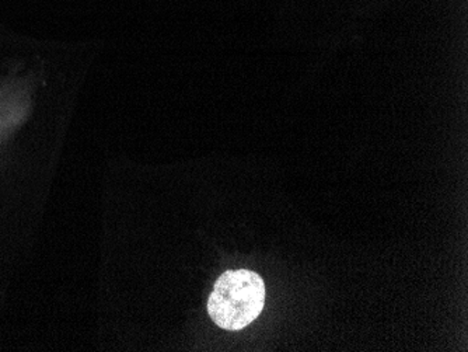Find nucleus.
<instances>
[{
	"instance_id": "obj_1",
	"label": "nucleus",
	"mask_w": 468,
	"mask_h": 352,
	"mask_svg": "<svg viewBox=\"0 0 468 352\" xmlns=\"http://www.w3.org/2000/svg\"><path fill=\"white\" fill-rule=\"evenodd\" d=\"M265 304V283L249 270L226 272L207 299V315L219 327L238 331L251 325Z\"/></svg>"
}]
</instances>
